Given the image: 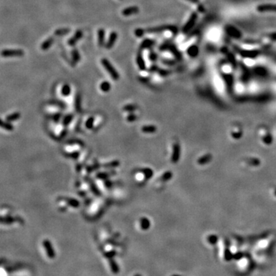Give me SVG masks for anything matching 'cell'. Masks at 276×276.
<instances>
[{
    "mask_svg": "<svg viewBox=\"0 0 276 276\" xmlns=\"http://www.w3.org/2000/svg\"><path fill=\"white\" fill-rule=\"evenodd\" d=\"M101 64H102L103 67L106 69V71L108 72V74L111 75V77L112 78L114 81H118V79H119L120 75L119 74H118V71L114 68V66L111 65V63L108 60V59L107 58L101 59Z\"/></svg>",
    "mask_w": 276,
    "mask_h": 276,
    "instance_id": "6da1fadb",
    "label": "cell"
},
{
    "mask_svg": "<svg viewBox=\"0 0 276 276\" xmlns=\"http://www.w3.org/2000/svg\"><path fill=\"white\" fill-rule=\"evenodd\" d=\"M166 30L173 32V33H177V28L173 25H161V26L153 27V28H149L145 29L146 33H159L161 32H164Z\"/></svg>",
    "mask_w": 276,
    "mask_h": 276,
    "instance_id": "7a4b0ae2",
    "label": "cell"
},
{
    "mask_svg": "<svg viewBox=\"0 0 276 276\" xmlns=\"http://www.w3.org/2000/svg\"><path fill=\"white\" fill-rule=\"evenodd\" d=\"M24 52L22 49H4L2 51L1 55L4 58H14L24 56Z\"/></svg>",
    "mask_w": 276,
    "mask_h": 276,
    "instance_id": "3957f363",
    "label": "cell"
},
{
    "mask_svg": "<svg viewBox=\"0 0 276 276\" xmlns=\"http://www.w3.org/2000/svg\"><path fill=\"white\" fill-rule=\"evenodd\" d=\"M197 18H198L197 13H196V12H193V13L191 14L190 17H189V18L188 19L187 23H186L185 25L183 26V33L187 34L192 29V28L194 26V25H195L196 20H197Z\"/></svg>",
    "mask_w": 276,
    "mask_h": 276,
    "instance_id": "277c9868",
    "label": "cell"
},
{
    "mask_svg": "<svg viewBox=\"0 0 276 276\" xmlns=\"http://www.w3.org/2000/svg\"><path fill=\"white\" fill-rule=\"evenodd\" d=\"M42 245H43V247L45 248V252H46L47 256H48L49 258H51V259L55 258L56 254H55V250H54L53 246H52V243H51L49 240L45 239L42 242Z\"/></svg>",
    "mask_w": 276,
    "mask_h": 276,
    "instance_id": "5b68a950",
    "label": "cell"
},
{
    "mask_svg": "<svg viewBox=\"0 0 276 276\" xmlns=\"http://www.w3.org/2000/svg\"><path fill=\"white\" fill-rule=\"evenodd\" d=\"M238 52L242 57L245 58H254L259 54V52L257 50H238Z\"/></svg>",
    "mask_w": 276,
    "mask_h": 276,
    "instance_id": "8992f818",
    "label": "cell"
},
{
    "mask_svg": "<svg viewBox=\"0 0 276 276\" xmlns=\"http://www.w3.org/2000/svg\"><path fill=\"white\" fill-rule=\"evenodd\" d=\"M257 11L259 13L265 12H276V4H262L257 6Z\"/></svg>",
    "mask_w": 276,
    "mask_h": 276,
    "instance_id": "52a82bcc",
    "label": "cell"
},
{
    "mask_svg": "<svg viewBox=\"0 0 276 276\" xmlns=\"http://www.w3.org/2000/svg\"><path fill=\"white\" fill-rule=\"evenodd\" d=\"M83 37V32L81 30H77L75 34L74 35V36H72L68 41V44L70 46H74L76 45V43L78 42V41L81 39V38Z\"/></svg>",
    "mask_w": 276,
    "mask_h": 276,
    "instance_id": "ba28073f",
    "label": "cell"
},
{
    "mask_svg": "<svg viewBox=\"0 0 276 276\" xmlns=\"http://www.w3.org/2000/svg\"><path fill=\"white\" fill-rule=\"evenodd\" d=\"M140 11V8L138 6H130V7H128L122 11V15L123 16H133V15L138 14Z\"/></svg>",
    "mask_w": 276,
    "mask_h": 276,
    "instance_id": "9c48e42d",
    "label": "cell"
},
{
    "mask_svg": "<svg viewBox=\"0 0 276 276\" xmlns=\"http://www.w3.org/2000/svg\"><path fill=\"white\" fill-rule=\"evenodd\" d=\"M118 33L116 32H112L109 35V38H108V42L106 43L105 47L108 49H111L112 48L113 46L114 45L115 42H116L117 39H118Z\"/></svg>",
    "mask_w": 276,
    "mask_h": 276,
    "instance_id": "30bf717a",
    "label": "cell"
},
{
    "mask_svg": "<svg viewBox=\"0 0 276 276\" xmlns=\"http://www.w3.org/2000/svg\"><path fill=\"white\" fill-rule=\"evenodd\" d=\"M104 41H105V30L104 28H100L98 31V42L99 47L104 46Z\"/></svg>",
    "mask_w": 276,
    "mask_h": 276,
    "instance_id": "8fae6325",
    "label": "cell"
},
{
    "mask_svg": "<svg viewBox=\"0 0 276 276\" xmlns=\"http://www.w3.org/2000/svg\"><path fill=\"white\" fill-rule=\"evenodd\" d=\"M137 64H138L139 69L140 71L146 70V64H145L144 59L143 58V55L140 52L138 53V56H137Z\"/></svg>",
    "mask_w": 276,
    "mask_h": 276,
    "instance_id": "7c38bea8",
    "label": "cell"
},
{
    "mask_svg": "<svg viewBox=\"0 0 276 276\" xmlns=\"http://www.w3.org/2000/svg\"><path fill=\"white\" fill-rule=\"evenodd\" d=\"M54 43V38L53 37H50V38H47L46 40L44 41L43 42L41 45V49L43 51H47L52 47V45Z\"/></svg>",
    "mask_w": 276,
    "mask_h": 276,
    "instance_id": "4fadbf2b",
    "label": "cell"
},
{
    "mask_svg": "<svg viewBox=\"0 0 276 276\" xmlns=\"http://www.w3.org/2000/svg\"><path fill=\"white\" fill-rule=\"evenodd\" d=\"M226 32H227L231 36H233L234 38H241L242 36L240 32L238 31V30H237L236 28H234V27H232V26L226 27Z\"/></svg>",
    "mask_w": 276,
    "mask_h": 276,
    "instance_id": "5bb4252c",
    "label": "cell"
},
{
    "mask_svg": "<svg viewBox=\"0 0 276 276\" xmlns=\"http://www.w3.org/2000/svg\"><path fill=\"white\" fill-rule=\"evenodd\" d=\"M81 56L80 53H79L78 51L76 48L73 49L72 51V65H75L78 62L80 61Z\"/></svg>",
    "mask_w": 276,
    "mask_h": 276,
    "instance_id": "9a60e30c",
    "label": "cell"
},
{
    "mask_svg": "<svg viewBox=\"0 0 276 276\" xmlns=\"http://www.w3.org/2000/svg\"><path fill=\"white\" fill-rule=\"evenodd\" d=\"M109 265L110 267H111V272H113L114 274H118L120 272V268H119V265H118L115 261L113 259V258H109Z\"/></svg>",
    "mask_w": 276,
    "mask_h": 276,
    "instance_id": "2e32d148",
    "label": "cell"
},
{
    "mask_svg": "<svg viewBox=\"0 0 276 276\" xmlns=\"http://www.w3.org/2000/svg\"><path fill=\"white\" fill-rule=\"evenodd\" d=\"M153 45H154V41L150 39V38H147V39L143 41L142 43L140 44V48L142 49L150 48H151Z\"/></svg>",
    "mask_w": 276,
    "mask_h": 276,
    "instance_id": "e0dca14e",
    "label": "cell"
},
{
    "mask_svg": "<svg viewBox=\"0 0 276 276\" xmlns=\"http://www.w3.org/2000/svg\"><path fill=\"white\" fill-rule=\"evenodd\" d=\"M150 221L147 218H142L140 219V227L141 229L147 230L150 228Z\"/></svg>",
    "mask_w": 276,
    "mask_h": 276,
    "instance_id": "ac0fdd59",
    "label": "cell"
},
{
    "mask_svg": "<svg viewBox=\"0 0 276 276\" xmlns=\"http://www.w3.org/2000/svg\"><path fill=\"white\" fill-rule=\"evenodd\" d=\"M70 28H58V29H56L55 31V35L56 36H62V35H67L70 33Z\"/></svg>",
    "mask_w": 276,
    "mask_h": 276,
    "instance_id": "d6986e66",
    "label": "cell"
},
{
    "mask_svg": "<svg viewBox=\"0 0 276 276\" xmlns=\"http://www.w3.org/2000/svg\"><path fill=\"white\" fill-rule=\"evenodd\" d=\"M61 94L64 97H67V96H68L71 94V87L69 86V84H65L62 86V89H61Z\"/></svg>",
    "mask_w": 276,
    "mask_h": 276,
    "instance_id": "ffe728a7",
    "label": "cell"
},
{
    "mask_svg": "<svg viewBox=\"0 0 276 276\" xmlns=\"http://www.w3.org/2000/svg\"><path fill=\"white\" fill-rule=\"evenodd\" d=\"M65 201L67 203V205H69L72 207H78L79 206L78 201L74 199H72V198H66V199H65Z\"/></svg>",
    "mask_w": 276,
    "mask_h": 276,
    "instance_id": "44dd1931",
    "label": "cell"
},
{
    "mask_svg": "<svg viewBox=\"0 0 276 276\" xmlns=\"http://www.w3.org/2000/svg\"><path fill=\"white\" fill-rule=\"evenodd\" d=\"M111 84L108 81H103L100 85V88L104 92H108L111 90Z\"/></svg>",
    "mask_w": 276,
    "mask_h": 276,
    "instance_id": "7402d4cb",
    "label": "cell"
},
{
    "mask_svg": "<svg viewBox=\"0 0 276 276\" xmlns=\"http://www.w3.org/2000/svg\"><path fill=\"white\" fill-rule=\"evenodd\" d=\"M19 118H20L19 113L16 112V113H13V114H11L8 115L6 119V121H7V122H10V121H16V120H18Z\"/></svg>",
    "mask_w": 276,
    "mask_h": 276,
    "instance_id": "603a6c76",
    "label": "cell"
},
{
    "mask_svg": "<svg viewBox=\"0 0 276 276\" xmlns=\"http://www.w3.org/2000/svg\"><path fill=\"white\" fill-rule=\"evenodd\" d=\"M135 178H136V179L138 181V182L141 183L143 182L145 179H147V176L145 175L141 170H140L138 173H137L136 176H135Z\"/></svg>",
    "mask_w": 276,
    "mask_h": 276,
    "instance_id": "cb8c5ba5",
    "label": "cell"
},
{
    "mask_svg": "<svg viewBox=\"0 0 276 276\" xmlns=\"http://www.w3.org/2000/svg\"><path fill=\"white\" fill-rule=\"evenodd\" d=\"M187 52L189 55H191V56H196L198 53V48L196 46H195V45L189 47V49H188Z\"/></svg>",
    "mask_w": 276,
    "mask_h": 276,
    "instance_id": "d4e9b609",
    "label": "cell"
},
{
    "mask_svg": "<svg viewBox=\"0 0 276 276\" xmlns=\"http://www.w3.org/2000/svg\"><path fill=\"white\" fill-rule=\"evenodd\" d=\"M226 55H227V58H228V61H229V62H230V63H231L232 65L234 66V67H236V58H235V57L233 56V55H232L231 53H229V52H228V51H226Z\"/></svg>",
    "mask_w": 276,
    "mask_h": 276,
    "instance_id": "484cf974",
    "label": "cell"
},
{
    "mask_svg": "<svg viewBox=\"0 0 276 276\" xmlns=\"http://www.w3.org/2000/svg\"><path fill=\"white\" fill-rule=\"evenodd\" d=\"M94 125V118H88L85 123V126L88 129H91V128H93Z\"/></svg>",
    "mask_w": 276,
    "mask_h": 276,
    "instance_id": "4316f807",
    "label": "cell"
},
{
    "mask_svg": "<svg viewBox=\"0 0 276 276\" xmlns=\"http://www.w3.org/2000/svg\"><path fill=\"white\" fill-rule=\"evenodd\" d=\"M145 33H146L145 29H143V28H137V29L134 30V35H136L137 37H138V38H141V37L143 36Z\"/></svg>",
    "mask_w": 276,
    "mask_h": 276,
    "instance_id": "83f0119b",
    "label": "cell"
},
{
    "mask_svg": "<svg viewBox=\"0 0 276 276\" xmlns=\"http://www.w3.org/2000/svg\"><path fill=\"white\" fill-rule=\"evenodd\" d=\"M138 107L135 105V104H128V105L123 107V109L125 111H133L134 110L138 109Z\"/></svg>",
    "mask_w": 276,
    "mask_h": 276,
    "instance_id": "f1b7e54d",
    "label": "cell"
},
{
    "mask_svg": "<svg viewBox=\"0 0 276 276\" xmlns=\"http://www.w3.org/2000/svg\"><path fill=\"white\" fill-rule=\"evenodd\" d=\"M118 165H119V162L115 160V161L110 162V163H108L104 164V167H105V168H113V167H118Z\"/></svg>",
    "mask_w": 276,
    "mask_h": 276,
    "instance_id": "f546056e",
    "label": "cell"
},
{
    "mask_svg": "<svg viewBox=\"0 0 276 276\" xmlns=\"http://www.w3.org/2000/svg\"><path fill=\"white\" fill-rule=\"evenodd\" d=\"M142 131L144 133H151L155 131V128L153 126H144L142 128Z\"/></svg>",
    "mask_w": 276,
    "mask_h": 276,
    "instance_id": "4dcf8cb0",
    "label": "cell"
},
{
    "mask_svg": "<svg viewBox=\"0 0 276 276\" xmlns=\"http://www.w3.org/2000/svg\"><path fill=\"white\" fill-rule=\"evenodd\" d=\"M2 128L7 130H12L13 129V127L12 125H10L8 123H5L3 121H2Z\"/></svg>",
    "mask_w": 276,
    "mask_h": 276,
    "instance_id": "1f68e13d",
    "label": "cell"
},
{
    "mask_svg": "<svg viewBox=\"0 0 276 276\" xmlns=\"http://www.w3.org/2000/svg\"><path fill=\"white\" fill-rule=\"evenodd\" d=\"M72 115H71V114L66 115L63 119L64 124H68V123H70L71 121H72Z\"/></svg>",
    "mask_w": 276,
    "mask_h": 276,
    "instance_id": "d6a6232c",
    "label": "cell"
},
{
    "mask_svg": "<svg viewBox=\"0 0 276 276\" xmlns=\"http://www.w3.org/2000/svg\"><path fill=\"white\" fill-rule=\"evenodd\" d=\"M116 254H117V252H116V251H115V250H111V251L106 252L105 255L107 257H108V258H113V257H114Z\"/></svg>",
    "mask_w": 276,
    "mask_h": 276,
    "instance_id": "836d02e7",
    "label": "cell"
},
{
    "mask_svg": "<svg viewBox=\"0 0 276 276\" xmlns=\"http://www.w3.org/2000/svg\"><path fill=\"white\" fill-rule=\"evenodd\" d=\"M136 119H137V115L136 114H130L128 116V118H127V120H128V121H130V122H132V121H135V120H136Z\"/></svg>",
    "mask_w": 276,
    "mask_h": 276,
    "instance_id": "e575fe53",
    "label": "cell"
},
{
    "mask_svg": "<svg viewBox=\"0 0 276 276\" xmlns=\"http://www.w3.org/2000/svg\"><path fill=\"white\" fill-rule=\"evenodd\" d=\"M157 55H156V54L154 53V52H151L150 53V59L151 61H155L156 59H157Z\"/></svg>",
    "mask_w": 276,
    "mask_h": 276,
    "instance_id": "d590c367",
    "label": "cell"
},
{
    "mask_svg": "<svg viewBox=\"0 0 276 276\" xmlns=\"http://www.w3.org/2000/svg\"><path fill=\"white\" fill-rule=\"evenodd\" d=\"M268 38L272 41H276V33H271L268 35Z\"/></svg>",
    "mask_w": 276,
    "mask_h": 276,
    "instance_id": "8d00e7d4",
    "label": "cell"
},
{
    "mask_svg": "<svg viewBox=\"0 0 276 276\" xmlns=\"http://www.w3.org/2000/svg\"><path fill=\"white\" fill-rule=\"evenodd\" d=\"M187 1L190 2V3H194V4H199V0H187Z\"/></svg>",
    "mask_w": 276,
    "mask_h": 276,
    "instance_id": "74e56055",
    "label": "cell"
},
{
    "mask_svg": "<svg viewBox=\"0 0 276 276\" xmlns=\"http://www.w3.org/2000/svg\"><path fill=\"white\" fill-rule=\"evenodd\" d=\"M171 276H181V275H171Z\"/></svg>",
    "mask_w": 276,
    "mask_h": 276,
    "instance_id": "f35d334b",
    "label": "cell"
},
{
    "mask_svg": "<svg viewBox=\"0 0 276 276\" xmlns=\"http://www.w3.org/2000/svg\"><path fill=\"white\" fill-rule=\"evenodd\" d=\"M134 276H141V275H139V274H138V275H134Z\"/></svg>",
    "mask_w": 276,
    "mask_h": 276,
    "instance_id": "ab89813d",
    "label": "cell"
}]
</instances>
